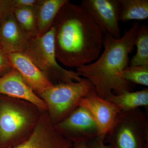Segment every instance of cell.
Listing matches in <instances>:
<instances>
[{"label":"cell","mask_w":148,"mask_h":148,"mask_svg":"<svg viewBox=\"0 0 148 148\" xmlns=\"http://www.w3.org/2000/svg\"><path fill=\"white\" fill-rule=\"evenodd\" d=\"M52 26L57 60L77 68L97 60L103 46L104 33L90 14L81 5L68 1Z\"/></svg>","instance_id":"1"},{"label":"cell","mask_w":148,"mask_h":148,"mask_svg":"<svg viewBox=\"0 0 148 148\" xmlns=\"http://www.w3.org/2000/svg\"><path fill=\"white\" fill-rule=\"evenodd\" d=\"M140 26L139 22H134L119 38L106 32L103 36L104 50L101 56L93 63L77 68L80 76L93 84L101 98L105 99L113 92L119 95L132 90V83L123 78L120 74L128 65V55L135 45Z\"/></svg>","instance_id":"2"},{"label":"cell","mask_w":148,"mask_h":148,"mask_svg":"<svg viewBox=\"0 0 148 148\" xmlns=\"http://www.w3.org/2000/svg\"><path fill=\"white\" fill-rule=\"evenodd\" d=\"M54 33L55 29L52 26L44 34L29 38L23 53L51 82L52 80L65 83L82 80L84 78H82L77 72L66 70L58 64L54 47Z\"/></svg>","instance_id":"3"},{"label":"cell","mask_w":148,"mask_h":148,"mask_svg":"<svg viewBox=\"0 0 148 148\" xmlns=\"http://www.w3.org/2000/svg\"><path fill=\"white\" fill-rule=\"evenodd\" d=\"M104 143L114 148H148L147 114L140 108L121 111Z\"/></svg>","instance_id":"4"},{"label":"cell","mask_w":148,"mask_h":148,"mask_svg":"<svg viewBox=\"0 0 148 148\" xmlns=\"http://www.w3.org/2000/svg\"><path fill=\"white\" fill-rule=\"evenodd\" d=\"M95 88L89 79L84 78L80 82L54 84L38 95L47 105L48 112L55 125L78 107L81 99Z\"/></svg>","instance_id":"5"},{"label":"cell","mask_w":148,"mask_h":148,"mask_svg":"<svg viewBox=\"0 0 148 148\" xmlns=\"http://www.w3.org/2000/svg\"><path fill=\"white\" fill-rule=\"evenodd\" d=\"M33 118L23 106L14 102L0 105V148H5L19 142V137L31 126Z\"/></svg>","instance_id":"6"},{"label":"cell","mask_w":148,"mask_h":148,"mask_svg":"<svg viewBox=\"0 0 148 148\" xmlns=\"http://www.w3.org/2000/svg\"><path fill=\"white\" fill-rule=\"evenodd\" d=\"M72 146L71 140L56 130L48 111H44L30 135L5 148H71Z\"/></svg>","instance_id":"7"},{"label":"cell","mask_w":148,"mask_h":148,"mask_svg":"<svg viewBox=\"0 0 148 148\" xmlns=\"http://www.w3.org/2000/svg\"><path fill=\"white\" fill-rule=\"evenodd\" d=\"M57 132L71 140L88 142L97 137L98 127L88 110L79 106L66 117L54 125Z\"/></svg>","instance_id":"8"},{"label":"cell","mask_w":148,"mask_h":148,"mask_svg":"<svg viewBox=\"0 0 148 148\" xmlns=\"http://www.w3.org/2000/svg\"><path fill=\"white\" fill-rule=\"evenodd\" d=\"M90 112L98 127L97 138L104 141L106 135L114 124L121 112L119 106L99 97L95 88L81 99L78 106Z\"/></svg>","instance_id":"9"},{"label":"cell","mask_w":148,"mask_h":148,"mask_svg":"<svg viewBox=\"0 0 148 148\" xmlns=\"http://www.w3.org/2000/svg\"><path fill=\"white\" fill-rule=\"evenodd\" d=\"M82 6L90 14L102 29L116 38H121L119 0H83Z\"/></svg>","instance_id":"10"},{"label":"cell","mask_w":148,"mask_h":148,"mask_svg":"<svg viewBox=\"0 0 148 148\" xmlns=\"http://www.w3.org/2000/svg\"><path fill=\"white\" fill-rule=\"evenodd\" d=\"M8 57L12 68L18 72L37 95L53 86L52 82L25 53H8Z\"/></svg>","instance_id":"11"},{"label":"cell","mask_w":148,"mask_h":148,"mask_svg":"<svg viewBox=\"0 0 148 148\" xmlns=\"http://www.w3.org/2000/svg\"><path fill=\"white\" fill-rule=\"evenodd\" d=\"M0 94L24 100L40 110L48 111L45 102L26 83L18 72L12 68L0 76Z\"/></svg>","instance_id":"12"},{"label":"cell","mask_w":148,"mask_h":148,"mask_svg":"<svg viewBox=\"0 0 148 148\" xmlns=\"http://www.w3.org/2000/svg\"><path fill=\"white\" fill-rule=\"evenodd\" d=\"M29 38L18 26L12 11L0 25V43L6 52H24Z\"/></svg>","instance_id":"13"},{"label":"cell","mask_w":148,"mask_h":148,"mask_svg":"<svg viewBox=\"0 0 148 148\" xmlns=\"http://www.w3.org/2000/svg\"><path fill=\"white\" fill-rule=\"evenodd\" d=\"M68 0H39L36 7L38 36L51 29L62 7Z\"/></svg>","instance_id":"14"},{"label":"cell","mask_w":148,"mask_h":148,"mask_svg":"<svg viewBox=\"0 0 148 148\" xmlns=\"http://www.w3.org/2000/svg\"><path fill=\"white\" fill-rule=\"evenodd\" d=\"M105 99L117 105L124 112L140 107H148V89L146 88L135 92L126 91L119 95L112 93Z\"/></svg>","instance_id":"15"},{"label":"cell","mask_w":148,"mask_h":148,"mask_svg":"<svg viewBox=\"0 0 148 148\" xmlns=\"http://www.w3.org/2000/svg\"><path fill=\"white\" fill-rule=\"evenodd\" d=\"M119 21L145 20L148 18V0H119Z\"/></svg>","instance_id":"16"},{"label":"cell","mask_w":148,"mask_h":148,"mask_svg":"<svg viewBox=\"0 0 148 148\" xmlns=\"http://www.w3.org/2000/svg\"><path fill=\"white\" fill-rule=\"evenodd\" d=\"M12 12L18 26L28 38L38 36L36 7L13 8Z\"/></svg>","instance_id":"17"},{"label":"cell","mask_w":148,"mask_h":148,"mask_svg":"<svg viewBox=\"0 0 148 148\" xmlns=\"http://www.w3.org/2000/svg\"><path fill=\"white\" fill-rule=\"evenodd\" d=\"M137 52L130 60V66H148V27L140 25L135 40Z\"/></svg>","instance_id":"18"},{"label":"cell","mask_w":148,"mask_h":148,"mask_svg":"<svg viewBox=\"0 0 148 148\" xmlns=\"http://www.w3.org/2000/svg\"><path fill=\"white\" fill-rule=\"evenodd\" d=\"M120 75L125 80L135 84L148 86V66H127Z\"/></svg>","instance_id":"19"},{"label":"cell","mask_w":148,"mask_h":148,"mask_svg":"<svg viewBox=\"0 0 148 148\" xmlns=\"http://www.w3.org/2000/svg\"><path fill=\"white\" fill-rule=\"evenodd\" d=\"M12 69L8 57V53L0 43V76L6 73Z\"/></svg>","instance_id":"20"},{"label":"cell","mask_w":148,"mask_h":148,"mask_svg":"<svg viewBox=\"0 0 148 148\" xmlns=\"http://www.w3.org/2000/svg\"><path fill=\"white\" fill-rule=\"evenodd\" d=\"M12 0H0V25L12 12Z\"/></svg>","instance_id":"21"},{"label":"cell","mask_w":148,"mask_h":148,"mask_svg":"<svg viewBox=\"0 0 148 148\" xmlns=\"http://www.w3.org/2000/svg\"><path fill=\"white\" fill-rule=\"evenodd\" d=\"M39 0H12V9L23 7H36Z\"/></svg>","instance_id":"22"},{"label":"cell","mask_w":148,"mask_h":148,"mask_svg":"<svg viewBox=\"0 0 148 148\" xmlns=\"http://www.w3.org/2000/svg\"><path fill=\"white\" fill-rule=\"evenodd\" d=\"M88 148H114L110 145H106L104 141L96 137L87 142Z\"/></svg>","instance_id":"23"},{"label":"cell","mask_w":148,"mask_h":148,"mask_svg":"<svg viewBox=\"0 0 148 148\" xmlns=\"http://www.w3.org/2000/svg\"><path fill=\"white\" fill-rule=\"evenodd\" d=\"M73 148H88L87 142L83 141H75L73 143Z\"/></svg>","instance_id":"24"}]
</instances>
